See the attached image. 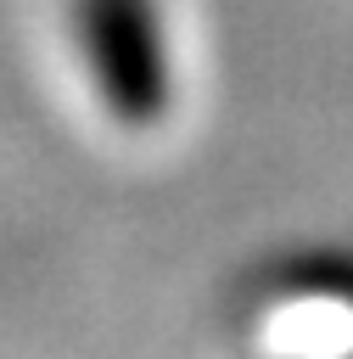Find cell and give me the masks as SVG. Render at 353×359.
Segmentation results:
<instances>
[{
  "mask_svg": "<svg viewBox=\"0 0 353 359\" xmlns=\"http://www.w3.org/2000/svg\"><path fill=\"white\" fill-rule=\"evenodd\" d=\"M73 34L118 123H157L168 112L174 73L157 0H73Z\"/></svg>",
  "mask_w": 353,
  "mask_h": 359,
  "instance_id": "6da1fadb",
  "label": "cell"
}]
</instances>
